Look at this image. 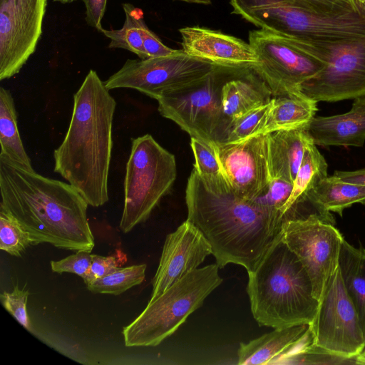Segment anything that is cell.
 Returning <instances> with one entry per match:
<instances>
[{
  "label": "cell",
  "instance_id": "2e32d148",
  "mask_svg": "<svg viewBox=\"0 0 365 365\" xmlns=\"http://www.w3.org/2000/svg\"><path fill=\"white\" fill-rule=\"evenodd\" d=\"M212 247L202 233L186 220L167 235L156 273L152 280L153 301L189 272L196 269Z\"/></svg>",
  "mask_w": 365,
  "mask_h": 365
},
{
  "label": "cell",
  "instance_id": "60d3db41",
  "mask_svg": "<svg viewBox=\"0 0 365 365\" xmlns=\"http://www.w3.org/2000/svg\"><path fill=\"white\" fill-rule=\"evenodd\" d=\"M360 11L365 15V0H353Z\"/></svg>",
  "mask_w": 365,
  "mask_h": 365
},
{
  "label": "cell",
  "instance_id": "ffe728a7",
  "mask_svg": "<svg viewBox=\"0 0 365 365\" xmlns=\"http://www.w3.org/2000/svg\"><path fill=\"white\" fill-rule=\"evenodd\" d=\"M272 93L263 82L243 78L227 80L222 89V119L217 143L225 139L230 126L239 118L269 103Z\"/></svg>",
  "mask_w": 365,
  "mask_h": 365
},
{
  "label": "cell",
  "instance_id": "4dcf8cb0",
  "mask_svg": "<svg viewBox=\"0 0 365 365\" xmlns=\"http://www.w3.org/2000/svg\"><path fill=\"white\" fill-rule=\"evenodd\" d=\"M30 245L33 244L29 232L12 214L0 207V249L21 257Z\"/></svg>",
  "mask_w": 365,
  "mask_h": 365
},
{
  "label": "cell",
  "instance_id": "8fae6325",
  "mask_svg": "<svg viewBox=\"0 0 365 365\" xmlns=\"http://www.w3.org/2000/svg\"><path fill=\"white\" fill-rule=\"evenodd\" d=\"M302 46L326 63L302 85V95L317 102H336L365 95V36L350 42Z\"/></svg>",
  "mask_w": 365,
  "mask_h": 365
},
{
  "label": "cell",
  "instance_id": "9a60e30c",
  "mask_svg": "<svg viewBox=\"0 0 365 365\" xmlns=\"http://www.w3.org/2000/svg\"><path fill=\"white\" fill-rule=\"evenodd\" d=\"M269 136L260 134L237 143H216L215 149L223 172L237 195L255 200L267 190L272 179Z\"/></svg>",
  "mask_w": 365,
  "mask_h": 365
},
{
  "label": "cell",
  "instance_id": "f1b7e54d",
  "mask_svg": "<svg viewBox=\"0 0 365 365\" xmlns=\"http://www.w3.org/2000/svg\"><path fill=\"white\" fill-rule=\"evenodd\" d=\"M146 267L145 264H142L118 267L87 284V288L93 293L118 295L144 281Z\"/></svg>",
  "mask_w": 365,
  "mask_h": 365
},
{
  "label": "cell",
  "instance_id": "ee69618b",
  "mask_svg": "<svg viewBox=\"0 0 365 365\" xmlns=\"http://www.w3.org/2000/svg\"><path fill=\"white\" fill-rule=\"evenodd\" d=\"M360 358L361 359V361H363V363L365 365V349L364 350V351L360 354Z\"/></svg>",
  "mask_w": 365,
  "mask_h": 365
},
{
  "label": "cell",
  "instance_id": "7bdbcfd3",
  "mask_svg": "<svg viewBox=\"0 0 365 365\" xmlns=\"http://www.w3.org/2000/svg\"><path fill=\"white\" fill-rule=\"evenodd\" d=\"M53 1L61 3V4H70L73 1H76V0H53Z\"/></svg>",
  "mask_w": 365,
  "mask_h": 365
},
{
  "label": "cell",
  "instance_id": "d6a6232c",
  "mask_svg": "<svg viewBox=\"0 0 365 365\" xmlns=\"http://www.w3.org/2000/svg\"><path fill=\"white\" fill-rule=\"evenodd\" d=\"M293 188V183L282 178H272L266 192L255 200L265 207L282 215Z\"/></svg>",
  "mask_w": 365,
  "mask_h": 365
},
{
  "label": "cell",
  "instance_id": "5b68a950",
  "mask_svg": "<svg viewBox=\"0 0 365 365\" xmlns=\"http://www.w3.org/2000/svg\"><path fill=\"white\" fill-rule=\"evenodd\" d=\"M218 265L197 268L168 287L123 329L126 346H155L172 335L222 282Z\"/></svg>",
  "mask_w": 365,
  "mask_h": 365
},
{
  "label": "cell",
  "instance_id": "b9f144b4",
  "mask_svg": "<svg viewBox=\"0 0 365 365\" xmlns=\"http://www.w3.org/2000/svg\"><path fill=\"white\" fill-rule=\"evenodd\" d=\"M182 1H185L188 3H195V4H200L208 5L211 4L212 0H178Z\"/></svg>",
  "mask_w": 365,
  "mask_h": 365
},
{
  "label": "cell",
  "instance_id": "3957f363",
  "mask_svg": "<svg viewBox=\"0 0 365 365\" xmlns=\"http://www.w3.org/2000/svg\"><path fill=\"white\" fill-rule=\"evenodd\" d=\"M115 106V100L104 82L91 69L73 95L68 130L53 152L54 172L93 207L102 206L109 199L108 182Z\"/></svg>",
  "mask_w": 365,
  "mask_h": 365
},
{
  "label": "cell",
  "instance_id": "83f0119b",
  "mask_svg": "<svg viewBox=\"0 0 365 365\" xmlns=\"http://www.w3.org/2000/svg\"><path fill=\"white\" fill-rule=\"evenodd\" d=\"M190 140V146L195 158L193 168L205 185L215 191L231 190L215 146L194 137H191Z\"/></svg>",
  "mask_w": 365,
  "mask_h": 365
},
{
  "label": "cell",
  "instance_id": "d4e9b609",
  "mask_svg": "<svg viewBox=\"0 0 365 365\" xmlns=\"http://www.w3.org/2000/svg\"><path fill=\"white\" fill-rule=\"evenodd\" d=\"M338 267L344 288L357 311L365 337V249L354 247L344 240Z\"/></svg>",
  "mask_w": 365,
  "mask_h": 365
},
{
  "label": "cell",
  "instance_id": "9c48e42d",
  "mask_svg": "<svg viewBox=\"0 0 365 365\" xmlns=\"http://www.w3.org/2000/svg\"><path fill=\"white\" fill-rule=\"evenodd\" d=\"M249 43L257 58L252 68L276 97L302 95V85L326 65L294 41L264 29L250 31Z\"/></svg>",
  "mask_w": 365,
  "mask_h": 365
},
{
  "label": "cell",
  "instance_id": "e0dca14e",
  "mask_svg": "<svg viewBox=\"0 0 365 365\" xmlns=\"http://www.w3.org/2000/svg\"><path fill=\"white\" fill-rule=\"evenodd\" d=\"M179 32L182 49L190 56L232 68H252L257 63L250 44L240 38L198 26L180 29Z\"/></svg>",
  "mask_w": 365,
  "mask_h": 365
},
{
  "label": "cell",
  "instance_id": "74e56055",
  "mask_svg": "<svg viewBox=\"0 0 365 365\" xmlns=\"http://www.w3.org/2000/svg\"><path fill=\"white\" fill-rule=\"evenodd\" d=\"M143 45L148 58L165 56L173 54L177 49L165 46L158 36L145 24L142 29Z\"/></svg>",
  "mask_w": 365,
  "mask_h": 365
},
{
  "label": "cell",
  "instance_id": "f546056e",
  "mask_svg": "<svg viewBox=\"0 0 365 365\" xmlns=\"http://www.w3.org/2000/svg\"><path fill=\"white\" fill-rule=\"evenodd\" d=\"M286 364L364 365L360 355L344 356L319 346L314 342L286 358L282 365Z\"/></svg>",
  "mask_w": 365,
  "mask_h": 365
},
{
  "label": "cell",
  "instance_id": "e575fe53",
  "mask_svg": "<svg viewBox=\"0 0 365 365\" xmlns=\"http://www.w3.org/2000/svg\"><path fill=\"white\" fill-rule=\"evenodd\" d=\"M91 252L83 250L76 251L58 261H51V270L53 272L62 274L68 272L76 274L84 279L89 271L91 264Z\"/></svg>",
  "mask_w": 365,
  "mask_h": 365
},
{
  "label": "cell",
  "instance_id": "f35d334b",
  "mask_svg": "<svg viewBox=\"0 0 365 365\" xmlns=\"http://www.w3.org/2000/svg\"><path fill=\"white\" fill-rule=\"evenodd\" d=\"M86 9L85 20L86 24L99 32L103 29L101 25L108 0H82Z\"/></svg>",
  "mask_w": 365,
  "mask_h": 365
},
{
  "label": "cell",
  "instance_id": "7c38bea8",
  "mask_svg": "<svg viewBox=\"0 0 365 365\" xmlns=\"http://www.w3.org/2000/svg\"><path fill=\"white\" fill-rule=\"evenodd\" d=\"M310 327L314 343L330 351L353 356L365 349L358 313L344 288L339 267L324 284Z\"/></svg>",
  "mask_w": 365,
  "mask_h": 365
},
{
  "label": "cell",
  "instance_id": "52a82bcc",
  "mask_svg": "<svg viewBox=\"0 0 365 365\" xmlns=\"http://www.w3.org/2000/svg\"><path fill=\"white\" fill-rule=\"evenodd\" d=\"M177 176L173 154L150 134L132 140L124 179V204L120 228L130 232L145 222L170 190Z\"/></svg>",
  "mask_w": 365,
  "mask_h": 365
},
{
  "label": "cell",
  "instance_id": "1f68e13d",
  "mask_svg": "<svg viewBox=\"0 0 365 365\" xmlns=\"http://www.w3.org/2000/svg\"><path fill=\"white\" fill-rule=\"evenodd\" d=\"M272 103L273 98L234 121L221 143H237L260 135L267 123Z\"/></svg>",
  "mask_w": 365,
  "mask_h": 365
},
{
  "label": "cell",
  "instance_id": "5bb4252c",
  "mask_svg": "<svg viewBox=\"0 0 365 365\" xmlns=\"http://www.w3.org/2000/svg\"><path fill=\"white\" fill-rule=\"evenodd\" d=\"M48 0H0V80L17 74L36 51Z\"/></svg>",
  "mask_w": 365,
  "mask_h": 365
},
{
  "label": "cell",
  "instance_id": "cb8c5ba5",
  "mask_svg": "<svg viewBox=\"0 0 365 365\" xmlns=\"http://www.w3.org/2000/svg\"><path fill=\"white\" fill-rule=\"evenodd\" d=\"M327 168L324 156L316 145L311 142L305 148L301 165L293 182L291 195L283 210L286 220L298 217V205L309 202L307 199L309 192L320 180L327 177Z\"/></svg>",
  "mask_w": 365,
  "mask_h": 365
},
{
  "label": "cell",
  "instance_id": "8d00e7d4",
  "mask_svg": "<svg viewBox=\"0 0 365 365\" xmlns=\"http://www.w3.org/2000/svg\"><path fill=\"white\" fill-rule=\"evenodd\" d=\"M117 268L118 262L115 257H104L92 254L89 271L83 281L87 285L95 279L110 273Z\"/></svg>",
  "mask_w": 365,
  "mask_h": 365
},
{
  "label": "cell",
  "instance_id": "603a6c76",
  "mask_svg": "<svg viewBox=\"0 0 365 365\" xmlns=\"http://www.w3.org/2000/svg\"><path fill=\"white\" fill-rule=\"evenodd\" d=\"M317 106V101L304 95L273 98V103L261 134L306 128L314 117Z\"/></svg>",
  "mask_w": 365,
  "mask_h": 365
},
{
  "label": "cell",
  "instance_id": "7402d4cb",
  "mask_svg": "<svg viewBox=\"0 0 365 365\" xmlns=\"http://www.w3.org/2000/svg\"><path fill=\"white\" fill-rule=\"evenodd\" d=\"M307 199L322 215L334 223L330 212L341 215L344 209L355 203L365 204V185L327 176L309 192Z\"/></svg>",
  "mask_w": 365,
  "mask_h": 365
},
{
  "label": "cell",
  "instance_id": "d6986e66",
  "mask_svg": "<svg viewBox=\"0 0 365 365\" xmlns=\"http://www.w3.org/2000/svg\"><path fill=\"white\" fill-rule=\"evenodd\" d=\"M346 113L314 117L305 130L315 145L361 147L365 142V95Z\"/></svg>",
  "mask_w": 365,
  "mask_h": 365
},
{
  "label": "cell",
  "instance_id": "ac0fdd59",
  "mask_svg": "<svg viewBox=\"0 0 365 365\" xmlns=\"http://www.w3.org/2000/svg\"><path fill=\"white\" fill-rule=\"evenodd\" d=\"M314 342L310 324L276 328L248 343H240L237 363L282 365L286 358Z\"/></svg>",
  "mask_w": 365,
  "mask_h": 365
},
{
  "label": "cell",
  "instance_id": "7a4b0ae2",
  "mask_svg": "<svg viewBox=\"0 0 365 365\" xmlns=\"http://www.w3.org/2000/svg\"><path fill=\"white\" fill-rule=\"evenodd\" d=\"M0 207L30 234L33 245L49 243L91 252L94 237L88 202L69 183L44 177L0 157Z\"/></svg>",
  "mask_w": 365,
  "mask_h": 365
},
{
  "label": "cell",
  "instance_id": "ab89813d",
  "mask_svg": "<svg viewBox=\"0 0 365 365\" xmlns=\"http://www.w3.org/2000/svg\"><path fill=\"white\" fill-rule=\"evenodd\" d=\"M333 176L346 182L365 185V168L354 171H335Z\"/></svg>",
  "mask_w": 365,
  "mask_h": 365
},
{
  "label": "cell",
  "instance_id": "4fadbf2b",
  "mask_svg": "<svg viewBox=\"0 0 365 365\" xmlns=\"http://www.w3.org/2000/svg\"><path fill=\"white\" fill-rule=\"evenodd\" d=\"M281 234L307 269L319 300L324 284L338 267L343 236L317 213L286 220Z\"/></svg>",
  "mask_w": 365,
  "mask_h": 365
},
{
  "label": "cell",
  "instance_id": "6da1fadb",
  "mask_svg": "<svg viewBox=\"0 0 365 365\" xmlns=\"http://www.w3.org/2000/svg\"><path fill=\"white\" fill-rule=\"evenodd\" d=\"M187 220L204 235L220 269L254 270L282 232L284 217L232 190L208 187L193 168L185 190Z\"/></svg>",
  "mask_w": 365,
  "mask_h": 365
},
{
  "label": "cell",
  "instance_id": "44dd1931",
  "mask_svg": "<svg viewBox=\"0 0 365 365\" xmlns=\"http://www.w3.org/2000/svg\"><path fill=\"white\" fill-rule=\"evenodd\" d=\"M312 142L305 129L269 133V165L272 178L294 182L306 147Z\"/></svg>",
  "mask_w": 365,
  "mask_h": 365
},
{
  "label": "cell",
  "instance_id": "30bf717a",
  "mask_svg": "<svg viewBox=\"0 0 365 365\" xmlns=\"http://www.w3.org/2000/svg\"><path fill=\"white\" fill-rule=\"evenodd\" d=\"M219 67L181 49L165 56L128 59L104 84L109 91L130 88L158 100L205 78Z\"/></svg>",
  "mask_w": 365,
  "mask_h": 365
},
{
  "label": "cell",
  "instance_id": "ba28073f",
  "mask_svg": "<svg viewBox=\"0 0 365 365\" xmlns=\"http://www.w3.org/2000/svg\"><path fill=\"white\" fill-rule=\"evenodd\" d=\"M229 68L220 66L205 78L160 96L157 100L160 114L190 137L215 146L222 125V89Z\"/></svg>",
  "mask_w": 365,
  "mask_h": 365
},
{
  "label": "cell",
  "instance_id": "277c9868",
  "mask_svg": "<svg viewBox=\"0 0 365 365\" xmlns=\"http://www.w3.org/2000/svg\"><path fill=\"white\" fill-rule=\"evenodd\" d=\"M247 273L251 311L260 326L276 329L312 323L319 300L307 269L281 233Z\"/></svg>",
  "mask_w": 365,
  "mask_h": 365
},
{
  "label": "cell",
  "instance_id": "484cf974",
  "mask_svg": "<svg viewBox=\"0 0 365 365\" xmlns=\"http://www.w3.org/2000/svg\"><path fill=\"white\" fill-rule=\"evenodd\" d=\"M0 157L29 170H34L21 139L17 112L11 93L0 88Z\"/></svg>",
  "mask_w": 365,
  "mask_h": 365
},
{
  "label": "cell",
  "instance_id": "836d02e7",
  "mask_svg": "<svg viewBox=\"0 0 365 365\" xmlns=\"http://www.w3.org/2000/svg\"><path fill=\"white\" fill-rule=\"evenodd\" d=\"M29 290L20 289L15 285L11 292H3L0 295L4 308L28 331H32V326L26 311Z\"/></svg>",
  "mask_w": 365,
  "mask_h": 365
},
{
  "label": "cell",
  "instance_id": "d590c367",
  "mask_svg": "<svg viewBox=\"0 0 365 365\" xmlns=\"http://www.w3.org/2000/svg\"><path fill=\"white\" fill-rule=\"evenodd\" d=\"M298 1L307 9L318 14L337 15L356 12L364 15L353 0H298Z\"/></svg>",
  "mask_w": 365,
  "mask_h": 365
},
{
  "label": "cell",
  "instance_id": "8992f818",
  "mask_svg": "<svg viewBox=\"0 0 365 365\" xmlns=\"http://www.w3.org/2000/svg\"><path fill=\"white\" fill-rule=\"evenodd\" d=\"M247 19L262 29L303 43H345L365 36V16L318 14L297 0H250Z\"/></svg>",
  "mask_w": 365,
  "mask_h": 365
},
{
  "label": "cell",
  "instance_id": "4316f807",
  "mask_svg": "<svg viewBox=\"0 0 365 365\" xmlns=\"http://www.w3.org/2000/svg\"><path fill=\"white\" fill-rule=\"evenodd\" d=\"M125 14V21L121 29L101 30L104 36L110 39L109 48H122L130 51L140 59H146L148 56L143 45L142 29L145 24L141 11L132 4H122Z\"/></svg>",
  "mask_w": 365,
  "mask_h": 365
}]
</instances>
